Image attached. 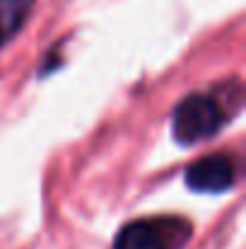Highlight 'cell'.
Segmentation results:
<instances>
[{
	"label": "cell",
	"mask_w": 246,
	"mask_h": 249,
	"mask_svg": "<svg viewBox=\"0 0 246 249\" xmlns=\"http://www.w3.org/2000/svg\"><path fill=\"white\" fill-rule=\"evenodd\" d=\"M244 87L237 78L213 87L210 92L186 94L171 111V136L179 145H198L217 136L225 124L242 109Z\"/></svg>",
	"instance_id": "6da1fadb"
},
{
	"label": "cell",
	"mask_w": 246,
	"mask_h": 249,
	"mask_svg": "<svg viewBox=\"0 0 246 249\" xmlns=\"http://www.w3.org/2000/svg\"><path fill=\"white\" fill-rule=\"evenodd\" d=\"M193 235V225L181 215H150L126 223L114 249H183Z\"/></svg>",
	"instance_id": "7a4b0ae2"
},
{
	"label": "cell",
	"mask_w": 246,
	"mask_h": 249,
	"mask_svg": "<svg viewBox=\"0 0 246 249\" xmlns=\"http://www.w3.org/2000/svg\"><path fill=\"white\" fill-rule=\"evenodd\" d=\"M239 179V162L232 153H210L186 167L183 181L196 194H225L232 191Z\"/></svg>",
	"instance_id": "3957f363"
},
{
	"label": "cell",
	"mask_w": 246,
	"mask_h": 249,
	"mask_svg": "<svg viewBox=\"0 0 246 249\" xmlns=\"http://www.w3.org/2000/svg\"><path fill=\"white\" fill-rule=\"evenodd\" d=\"M36 0H0V49H5L27 24Z\"/></svg>",
	"instance_id": "277c9868"
}]
</instances>
